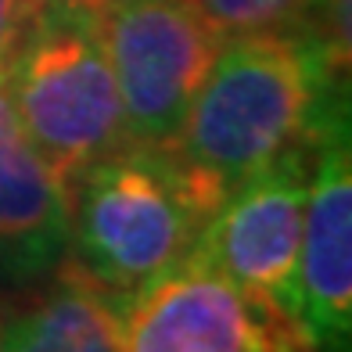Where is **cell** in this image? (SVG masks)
Masks as SVG:
<instances>
[{
  "instance_id": "obj_1",
  "label": "cell",
  "mask_w": 352,
  "mask_h": 352,
  "mask_svg": "<svg viewBox=\"0 0 352 352\" xmlns=\"http://www.w3.org/2000/svg\"><path fill=\"white\" fill-rule=\"evenodd\" d=\"M345 69L309 29L223 40L173 151L230 190L349 116Z\"/></svg>"
},
{
  "instance_id": "obj_2",
  "label": "cell",
  "mask_w": 352,
  "mask_h": 352,
  "mask_svg": "<svg viewBox=\"0 0 352 352\" xmlns=\"http://www.w3.org/2000/svg\"><path fill=\"white\" fill-rule=\"evenodd\" d=\"M223 198L173 148L126 144L72 180L65 259L122 298L180 263Z\"/></svg>"
},
{
  "instance_id": "obj_3",
  "label": "cell",
  "mask_w": 352,
  "mask_h": 352,
  "mask_svg": "<svg viewBox=\"0 0 352 352\" xmlns=\"http://www.w3.org/2000/svg\"><path fill=\"white\" fill-rule=\"evenodd\" d=\"M4 83L25 137L65 187L133 144L98 19L87 11L40 0L11 51Z\"/></svg>"
},
{
  "instance_id": "obj_4",
  "label": "cell",
  "mask_w": 352,
  "mask_h": 352,
  "mask_svg": "<svg viewBox=\"0 0 352 352\" xmlns=\"http://www.w3.org/2000/svg\"><path fill=\"white\" fill-rule=\"evenodd\" d=\"M133 144L173 148L219 36L190 0H116L98 14Z\"/></svg>"
},
{
  "instance_id": "obj_5",
  "label": "cell",
  "mask_w": 352,
  "mask_h": 352,
  "mask_svg": "<svg viewBox=\"0 0 352 352\" xmlns=\"http://www.w3.org/2000/svg\"><path fill=\"white\" fill-rule=\"evenodd\" d=\"M119 316L122 352H309L284 313L190 252L122 295Z\"/></svg>"
},
{
  "instance_id": "obj_6",
  "label": "cell",
  "mask_w": 352,
  "mask_h": 352,
  "mask_svg": "<svg viewBox=\"0 0 352 352\" xmlns=\"http://www.w3.org/2000/svg\"><path fill=\"white\" fill-rule=\"evenodd\" d=\"M313 144L280 155L277 162L230 187L190 248V255L287 320L313 176Z\"/></svg>"
},
{
  "instance_id": "obj_7",
  "label": "cell",
  "mask_w": 352,
  "mask_h": 352,
  "mask_svg": "<svg viewBox=\"0 0 352 352\" xmlns=\"http://www.w3.org/2000/svg\"><path fill=\"white\" fill-rule=\"evenodd\" d=\"M292 324L309 352L352 345V148L349 116L313 144V176L292 284Z\"/></svg>"
},
{
  "instance_id": "obj_8",
  "label": "cell",
  "mask_w": 352,
  "mask_h": 352,
  "mask_svg": "<svg viewBox=\"0 0 352 352\" xmlns=\"http://www.w3.org/2000/svg\"><path fill=\"white\" fill-rule=\"evenodd\" d=\"M65 252L69 187L25 137L0 76V284H36Z\"/></svg>"
},
{
  "instance_id": "obj_9",
  "label": "cell",
  "mask_w": 352,
  "mask_h": 352,
  "mask_svg": "<svg viewBox=\"0 0 352 352\" xmlns=\"http://www.w3.org/2000/svg\"><path fill=\"white\" fill-rule=\"evenodd\" d=\"M4 352H122L119 295L61 259L22 302L4 306Z\"/></svg>"
},
{
  "instance_id": "obj_10",
  "label": "cell",
  "mask_w": 352,
  "mask_h": 352,
  "mask_svg": "<svg viewBox=\"0 0 352 352\" xmlns=\"http://www.w3.org/2000/svg\"><path fill=\"white\" fill-rule=\"evenodd\" d=\"M327 0H190L219 40L248 33H287L309 29Z\"/></svg>"
},
{
  "instance_id": "obj_11",
  "label": "cell",
  "mask_w": 352,
  "mask_h": 352,
  "mask_svg": "<svg viewBox=\"0 0 352 352\" xmlns=\"http://www.w3.org/2000/svg\"><path fill=\"white\" fill-rule=\"evenodd\" d=\"M36 4L40 0H0V76H4L8 61H11V51L22 36L29 14L36 11Z\"/></svg>"
},
{
  "instance_id": "obj_12",
  "label": "cell",
  "mask_w": 352,
  "mask_h": 352,
  "mask_svg": "<svg viewBox=\"0 0 352 352\" xmlns=\"http://www.w3.org/2000/svg\"><path fill=\"white\" fill-rule=\"evenodd\" d=\"M61 4H69V8H79V11H87V14H94L98 19L101 11H108L116 0H61Z\"/></svg>"
},
{
  "instance_id": "obj_13",
  "label": "cell",
  "mask_w": 352,
  "mask_h": 352,
  "mask_svg": "<svg viewBox=\"0 0 352 352\" xmlns=\"http://www.w3.org/2000/svg\"><path fill=\"white\" fill-rule=\"evenodd\" d=\"M0 352H4V306H0Z\"/></svg>"
}]
</instances>
